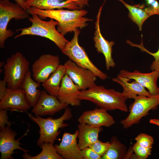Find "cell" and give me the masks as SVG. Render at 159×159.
Masks as SVG:
<instances>
[{"mask_svg": "<svg viewBox=\"0 0 159 159\" xmlns=\"http://www.w3.org/2000/svg\"><path fill=\"white\" fill-rule=\"evenodd\" d=\"M27 11L30 14H37L41 19L49 18L57 21L59 24L57 30L64 36L77 29H82L88 25V21L92 20L85 16L87 11L84 9L44 10L30 7Z\"/></svg>", "mask_w": 159, "mask_h": 159, "instance_id": "1", "label": "cell"}, {"mask_svg": "<svg viewBox=\"0 0 159 159\" xmlns=\"http://www.w3.org/2000/svg\"><path fill=\"white\" fill-rule=\"evenodd\" d=\"M79 99L80 100L90 101L107 111L115 110L125 112L128 111L126 103L128 99L123 96L122 92L96 84L87 90L81 91Z\"/></svg>", "mask_w": 159, "mask_h": 159, "instance_id": "2", "label": "cell"}, {"mask_svg": "<svg viewBox=\"0 0 159 159\" xmlns=\"http://www.w3.org/2000/svg\"><path fill=\"white\" fill-rule=\"evenodd\" d=\"M29 20L32 23L28 27L20 29L16 32L21 31V33L16 35L14 39L25 35H36L49 39L57 46L62 51L68 42L64 36L59 32L56 28L58 22L50 19L49 21L42 20L36 14H32Z\"/></svg>", "mask_w": 159, "mask_h": 159, "instance_id": "3", "label": "cell"}, {"mask_svg": "<svg viewBox=\"0 0 159 159\" xmlns=\"http://www.w3.org/2000/svg\"><path fill=\"white\" fill-rule=\"evenodd\" d=\"M30 119L39 126V137L37 141L38 146L44 143H50L54 144V141L60 133L59 128H63L68 126L64 121L70 120L72 117L71 109L68 107L65 109L63 115L59 118L54 119L52 117L43 118L39 116H33L30 113H27Z\"/></svg>", "mask_w": 159, "mask_h": 159, "instance_id": "4", "label": "cell"}, {"mask_svg": "<svg viewBox=\"0 0 159 159\" xmlns=\"http://www.w3.org/2000/svg\"><path fill=\"white\" fill-rule=\"evenodd\" d=\"M29 64L26 57L19 52L12 54L7 59L3 66V80L6 82L7 87L20 88L29 70Z\"/></svg>", "mask_w": 159, "mask_h": 159, "instance_id": "5", "label": "cell"}, {"mask_svg": "<svg viewBox=\"0 0 159 159\" xmlns=\"http://www.w3.org/2000/svg\"><path fill=\"white\" fill-rule=\"evenodd\" d=\"M80 32L79 29L74 32L73 38L66 44L61 51L62 53L78 66L90 70L102 80H106L108 77L107 74L101 71L94 64L84 49L79 44L78 37Z\"/></svg>", "mask_w": 159, "mask_h": 159, "instance_id": "6", "label": "cell"}, {"mask_svg": "<svg viewBox=\"0 0 159 159\" xmlns=\"http://www.w3.org/2000/svg\"><path fill=\"white\" fill-rule=\"evenodd\" d=\"M29 14L27 10L23 9L17 3L11 2L9 0H0V47H5V42L12 37L14 32L7 28L10 21L29 18Z\"/></svg>", "mask_w": 159, "mask_h": 159, "instance_id": "7", "label": "cell"}, {"mask_svg": "<svg viewBox=\"0 0 159 159\" xmlns=\"http://www.w3.org/2000/svg\"><path fill=\"white\" fill-rule=\"evenodd\" d=\"M133 99L134 102L129 107V114L120 122L125 129L139 123L143 117L148 114L150 110L156 109L159 105V94L149 97L137 95Z\"/></svg>", "mask_w": 159, "mask_h": 159, "instance_id": "8", "label": "cell"}, {"mask_svg": "<svg viewBox=\"0 0 159 159\" xmlns=\"http://www.w3.org/2000/svg\"><path fill=\"white\" fill-rule=\"evenodd\" d=\"M58 56L44 54L35 60L32 66L33 77L36 81L43 83L60 64Z\"/></svg>", "mask_w": 159, "mask_h": 159, "instance_id": "9", "label": "cell"}, {"mask_svg": "<svg viewBox=\"0 0 159 159\" xmlns=\"http://www.w3.org/2000/svg\"><path fill=\"white\" fill-rule=\"evenodd\" d=\"M64 65L66 74L80 91L87 90L96 84L97 77L90 70L78 66L69 59Z\"/></svg>", "mask_w": 159, "mask_h": 159, "instance_id": "10", "label": "cell"}, {"mask_svg": "<svg viewBox=\"0 0 159 159\" xmlns=\"http://www.w3.org/2000/svg\"><path fill=\"white\" fill-rule=\"evenodd\" d=\"M117 77L127 81L134 80L143 87L147 88L152 96L159 94V87L157 85L159 72L157 71L143 73L137 70L130 72L123 69L120 71Z\"/></svg>", "mask_w": 159, "mask_h": 159, "instance_id": "11", "label": "cell"}, {"mask_svg": "<svg viewBox=\"0 0 159 159\" xmlns=\"http://www.w3.org/2000/svg\"><path fill=\"white\" fill-rule=\"evenodd\" d=\"M28 128L25 133L20 138L16 140L14 138L17 135V133L12 130L10 127L6 126L4 129L1 130L0 132V152L1 153V159H13L12 155L14 153L16 149L20 150L27 153L29 151L20 146L22 145L19 140L23 137L27 135L29 131Z\"/></svg>", "mask_w": 159, "mask_h": 159, "instance_id": "12", "label": "cell"}, {"mask_svg": "<svg viewBox=\"0 0 159 159\" xmlns=\"http://www.w3.org/2000/svg\"><path fill=\"white\" fill-rule=\"evenodd\" d=\"M61 102L57 97L49 94L45 90L42 91L39 100L33 107L32 112L35 116L53 115L68 106Z\"/></svg>", "mask_w": 159, "mask_h": 159, "instance_id": "13", "label": "cell"}, {"mask_svg": "<svg viewBox=\"0 0 159 159\" xmlns=\"http://www.w3.org/2000/svg\"><path fill=\"white\" fill-rule=\"evenodd\" d=\"M103 6L99 8L95 23V31L93 40L95 46L98 52L102 54L104 56L106 69L109 70L111 67H114L115 63L112 57V47L115 44L112 41L106 40L102 36L100 26V20Z\"/></svg>", "mask_w": 159, "mask_h": 159, "instance_id": "14", "label": "cell"}, {"mask_svg": "<svg viewBox=\"0 0 159 159\" xmlns=\"http://www.w3.org/2000/svg\"><path fill=\"white\" fill-rule=\"evenodd\" d=\"M31 107L26 100L24 90L20 88L7 87L5 95L0 101V110L10 108L25 112Z\"/></svg>", "mask_w": 159, "mask_h": 159, "instance_id": "15", "label": "cell"}, {"mask_svg": "<svg viewBox=\"0 0 159 159\" xmlns=\"http://www.w3.org/2000/svg\"><path fill=\"white\" fill-rule=\"evenodd\" d=\"M78 130H76L74 134L64 132L61 141L59 145L54 146L58 153L65 159H83L77 138Z\"/></svg>", "mask_w": 159, "mask_h": 159, "instance_id": "16", "label": "cell"}, {"mask_svg": "<svg viewBox=\"0 0 159 159\" xmlns=\"http://www.w3.org/2000/svg\"><path fill=\"white\" fill-rule=\"evenodd\" d=\"M105 109L95 108L92 110L84 112L78 119L80 123L87 124L94 127H109L115 121L113 117Z\"/></svg>", "mask_w": 159, "mask_h": 159, "instance_id": "17", "label": "cell"}, {"mask_svg": "<svg viewBox=\"0 0 159 159\" xmlns=\"http://www.w3.org/2000/svg\"><path fill=\"white\" fill-rule=\"evenodd\" d=\"M81 91L68 75L65 74L62 80L57 98L61 103L79 106L81 105L79 96Z\"/></svg>", "mask_w": 159, "mask_h": 159, "instance_id": "18", "label": "cell"}, {"mask_svg": "<svg viewBox=\"0 0 159 159\" xmlns=\"http://www.w3.org/2000/svg\"><path fill=\"white\" fill-rule=\"evenodd\" d=\"M28 7H34L44 10L64 8L71 10L80 9L79 0H27L25 1Z\"/></svg>", "mask_w": 159, "mask_h": 159, "instance_id": "19", "label": "cell"}, {"mask_svg": "<svg viewBox=\"0 0 159 159\" xmlns=\"http://www.w3.org/2000/svg\"><path fill=\"white\" fill-rule=\"evenodd\" d=\"M77 127L78 144L81 150L98 140L99 134L103 130L102 127H93L84 123H79Z\"/></svg>", "mask_w": 159, "mask_h": 159, "instance_id": "20", "label": "cell"}, {"mask_svg": "<svg viewBox=\"0 0 159 159\" xmlns=\"http://www.w3.org/2000/svg\"><path fill=\"white\" fill-rule=\"evenodd\" d=\"M40 85V83L32 78L31 72L29 70L20 88L24 90L26 100L31 107L35 105L40 97L42 91L37 89L39 87Z\"/></svg>", "mask_w": 159, "mask_h": 159, "instance_id": "21", "label": "cell"}, {"mask_svg": "<svg viewBox=\"0 0 159 159\" xmlns=\"http://www.w3.org/2000/svg\"><path fill=\"white\" fill-rule=\"evenodd\" d=\"M113 81L117 82L121 85L123 89L122 92V95L128 99L133 98L137 95H142L146 96H152L145 88L141 85L136 81L130 82L127 81L117 77L112 79Z\"/></svg>", "mask_w": 159, "mask_h": 159, "instance_id": "22", "label": "cell"}, {"mask_svg": "<svg viewBox=\"0 0 159 159\" xmlns=\"http://www.w3.org/2000/svg\"><path fill=\"white\" fill-rule=\"evenodd\" d=\"M66 74L64 65L60 64L48 78L42 83V85L49 94L57 97L62 80Z\"/></svg>", "mask_w": 159, "mask_h": 159, "instance_id": "23", "label": "cell"}, {"mask_svg": "<svg viewBox=\"0 0 159 159\" xmlns=\"http://www.w3.org/2000/svg\"><path fill=\"white\" fill-rule=\"evenodd\" d=\"M108 149L101 159H125L127 151L126 146L115 136L112 137Z\"/></svg>", "mask_w": 159, "mask_h": 159, "instance_id": "24", "label": "cell"}, {"mask_svg": "<svg viewBox=\"0 0 159 159\" xmlns=\"http://www.w3.org/2000/svg\"><path fill=\"white\" fill-rule=\"evenodd\" d=\"M128 9V16L130 19L138 26L141 31L142 25L144 21L150 16L145 9L143 6H132L123 0H119Z\"/></svg>", "mask_w": 159, "mask_h": 159, "instance_id": "25", "label": "cell"}, {"mask_svg": "<svg viewBox=\"0 0 159 159\" xmlns=\"http://www.w3.org/2000/svg\"><path fill=\"white\" fill-rule=\"evenodd\" d=\"M42 151L38 155L32 156L27 153L22 155L24 159H64L57 152L53 144L50 143H44L40 146Z\"/></svg>", "mask_w": 159, "mask_h": 159, "instance_id": "26", "label": "cell"}, {"mask_svg": "<svg viewBox=\"0 0 159 159\" xmlns=\"http://www.w3.org/2000/svg\"><path fill=\"white\" fill-rule=\"evenodd\" d=\"M128 43L133 46L137 47L139 48L141 50L145 51L152 56L154 58V60L151 64L150 69L152 71H156L159 72V47L158 50L154 53L150 52L146 49L143 46L142 43L139 45L134 44L130 41L127 42Z\"/></svg>", "mask_w": 159, "mask_h": 159, "instance_id": "27", "label": "cell"}, {"mask_svg": "<svg viewBox=\"0 0 159 159\" xmlns=\"http://www.w3.org/2000/svg\"><path fill=\"white\" fill-rule=\"evenodd\" d=\"M152 148V146L148 148H144L139 145L136 143H134L132 147L137 159H146L151 155Z\"/></svg>", "mask_w": 159, "mask_h": 159, "instance_id": "28", "label": "cell"}, {"mask_svg": "<svg viewBox=\"0 0 159 159\" xmlns=\"http://www.w3.org/2000/svg\"><path fill=\"white\" fill-rule=\"evenodd\" d=\"M110 143L109 142H102L99 140L90 145L89 147L92 149L95 152L102 157L108 149Z\"/></svg>", "mask_w": 159, "mask_h": 159, "instance_id": "29", "label": "cell"}, {"mask_svg": "<svg viewBox=\"0 0 159 159\" xmlns=\"http://www.w3.org/2000/svg\"><path fill=\"white\" fill-rule=\"evenodd\" d=\"M135 140L137 144L144 147L148 148L152 146L154 143L153 138L147 134L141 133L138 135Z\"/></svg>", "mask_w": 159, "mask_h": 159, "instance_id": "30", "label": "cell"}, {"mask_svg": "<svg viewBox=\"0 0 159 159\" xmlns=\"http://www.w3.org/2000/svg\"><path fill=\"white\" fill-rule=\"evenodd\" d=\"M148 7L144 8L149 15L159 14V3L156 0H145Z\"/></svg>", "mask_w": 159, "mask_h": 159, "instance_id": "31", "label": "cell"}, {"mask_svg": "<svg viewBox=\"0 0 159 159\" xmlns=\"http://www.w3.org/2000/svg\"><path fill=\"white\" fill-rule=\"evenodd\" d=\"M83 159H101V157L91 148L88 147L81 150Z\"/></svg>", "mask_w": 159, "mask_h": 159, "instance_id": "32", "label": "cell"}, {"mask_svg": "<svg viewBox=\"0 0 159 159\" xmlns=\"http://www.w3.org/2000/svg\"><path fill=\"white\" fill-rule=\"evenodd\" d=\"M7 111L5 109L0 110V126L1 130L4 129L6 127V125L10 127L11 122L8 120L7 115Z\"/></svg>", "mask_w": 159, "mask_h": 159, "instance_id": "33", "label": "cell"}, {"mask_svg": "<svg viewBox=\"0 0 159 159\" xmlns=\"http://www.w3.org/2000/svg\"><path fill=\"white\" fill-rule=\"evenodd\" d=\"M7 84L3 80H0V100L5 95L7 89Z\"/></svg>", "mask_w": 159, "mask_h": 159, "instance_id": "34", "label": "cell"}, {"mask_svg": "<svg viewBox=\"0 0 159 159\" xmlns=\"http://www.w3.org/2000/svg\"><path fill=\"white\" fill-rule=\"evenodd\" d=\"M14 1L16 3L25 10H27L29 8L25 5L24 0H14Z\"/></svg>", "mask_w": 159, "mask_h": 159, "instance_id": "35", "label": "cell"}, {"mask_svg": "<svg viewBox=\"0 0 159 159\" xmlns=\"http://www.w3.org/2000/svg\"><path fill=\"white\" fill-rule=\"evenodd\" d=\"M80 4V9H82L83 7L85 5L89 6L88 2L89 0H79Z\"/></svg>", "mask_w": 159, "mask_h": 159, "instance_id": "36", "label": "cell"}, {"mask_svg": "<svg viewBox=\"0 0 159 159\" xmlns=\"http://www.w3.org/2000/svg\"><path fill=\"white\" fill-rule=\"evenodd\" d=\"M150 123L158 125L159 126V118L152 119L150 120Z\"/></svg>", "mask_w": 159, "mask_h": 159, "instance_id": "37", "label": "cell"}, {"mask_svg": "<svg viewBox=\"0 0 159 159\" xmlns=\"http://www.w3.org/2000/svg\"><path fill=\"white\" fill-rule=\"evenodd\" d=\"M5 62H0V68L2 66L4 65V64H5Z\"/></svg>", "mask_w": 159, "mask_h": 159, "instance_id": "38", "label": "cell"}, {"mask_svg": "<svg viewBox=\"0 0 159 159\" xmlns=\"http://www.w3.org/2000/svg\"><path fill=\"white\" fill-rule=\"evenodd\" d=\"M25 1H26V0H24Z\"/></svg>", "mask_w": 159, "mask_h": 159, "instance_id": "39", "label": "cell"}, {"mask_svg": "<svg viewBox=\"0 0 159 159\" xmlns=\"http://www.w3.org/2000/svg\"><path fill=\"white\" fill-rule=\"evenodd\" d=\"M106 0H105V1H106Z\"/></svg>", "mask_w": 159, "mask_h": 159, "instance_id": "40", "label": "cell"}]
</instances>
